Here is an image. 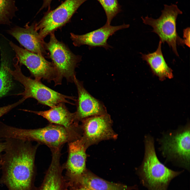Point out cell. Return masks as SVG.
I'll use <instances>...</instances> for the list:
<instances>
[{
  "label": "cell",
  "mask_w": 190,
  "mask_h": 190,
  "mask_svg": "<svg viewBox=\"0 0 190 190\" xmlns=\"http://www.w3.org/2000/svg\"><path fill=\"white\" fill-rule=\"evenodd\" d=\"M9 44L16 54L20 65H24L29 70L35 79L53 81L55 85H60L56 69L52 62L46 60L44 56L21 48L11 41Z\"/></svg>",
  "instance_id": "cell-8"
},
{
  "label": "cell",
  "mask_w": 190,
  "mask_h": 190,
  "mask_svg": "<svg viewBox=\"0 0 190 190\" xmlns=\"http://www.w3.org/2000/svg\"><path fill=\"white\" fill-rule=\"evenodd\" d=\"M81 122V139L87 149L102 141L115 140L117 138L118 135L112 128L111 116L107 113L87 118Z\"/></svg>",
  "instance_id": "cell-9"
},
{
  "label": "cell",
  "mask_w": 190,
  "mask_h": 190,
  "mask_svg": "<svg viewBox=\"0 0 190 190\" xmlns=\"http://www.w3.org/2000/svg\"><path fill=\"white\" fill-rule=\"evenodd\" d=\"M184 44L190 47V28L187 27L183 30V39Z\"/></svg>",
  "instance_id": "cell-23"
},
{
  "label": "cell",
  "mask_w": 190,
  "mask_h": 190,
  "mask_svg": "<svg viewBox=\"0 0 190 190\" xmlns=\"http://www.w3.org/2000/svg\"><path fill=\"white\" fill-rule=\"evenodd\" d=\"M72 190H90L87 188L84 187H82L80 188L74 189Z\"/></svg>",
  "instance_id": "cell-26"
},
{
  "label": "cell",
  "mask_w": 190,
  "mask_h": 190,
  "mask_svg": "<svg viewBox=\"0 0 190 190\" xmlns=\"http://www.w3.org/2000/svg\"><path fill=\"white\" fill-rule=\"evenodd\" d=\"M190 125L164 133L159 139L161 150L167 160L189 170Z\"/></svg>",
  "instance_id": "cell-5"
},
{
  "label": "cell",
  "mask_w": 190,
  "mask_h": 190,
  "mask_svg": "<svg viewBox=\"0 0 190 190\" xmlns=\"http://www.w3.org/2000/svg\"><path fill=\"white\" fill-rule=\"evenodd\" d=\"M25 100V98L22 97L18 101L14 103L0 107V117L12 109L22 103Z\"/></svg>",
  "instance_id": "cell-22"
},
{
  "label": "cell",
  "mask_w": 190,
  "mask_h": 190,
  "mask_svg": "<svg viewBox=\"0 0 190 190\" xmlns=\"http://www.w3.org/2000/svg\"><path fill=\"white\" fill-rule=\"evenodd\" d=\"M43 3L42 6L39 10V12L44 8H48V11L50 10V4L52 0H42Z\"/></svg>",
  "instance_id": "cell-24"
},
{
  "label": "cell",
  "mask_w": 190,
  "mask_h": 190,
  "mask_svg": "<svg viewBox=\"0 0 190 190\" xmlns=\"http://www.w3.org/2000/svg\"><path fill=\"white\" fill-rule=\"evenodd\" d=\"M162 43L160 40L156 50L153 53L148 54L141 53L142 59L146 61L153 73L161 80L173 77L172 70L168 65L162 53Z\"/></svg>",
  "instance_id": "cell-17"
},
{
  "label": "cell",
  "mask_w": 190,
  "mask_h": 190,
  "mask_svg": "<svg viewBox=\"0 0 190 190\" xmlns=\"http://www.w3.org/2000/svg\"><path fill=\"white\" fill-rule=\"evenodd\" d=\"M162 14L158 18L155 19L147 16L141 17L143 23L151 26L152 32L159 36L162 43L166 42L171 48L175 54L179 56L177 45L183 46V39L178 35L176 29V20L178 15L182 12L175 4L164 5Z\"/></svg>",
  "instance_id": "cell-6"
},
{
  "label": "cell",
  "mask_w": 190,
  "mask_h": 190,
  "mask_svg": "<svg viewBox=\"0 0 190 190\" xmlns=\"http://www.w3.org/2000/svg\"><path fill=\"white\" fill-rule=\"evenodd\" d=\"M13 61L14 70H12L8 66L7 70L13 79L22 84L24 88V91L18 95L22 96L26 99L29 98H34L37 100L39 103L51 108L61 103L74 105L68 99L76 101V99L75 97L59 93L46 86L41 81L26 76L22 73L21 65L17 59L14 58Z\"/></svg>",
  "instance_id": "cell-4"
},
{
  "label": "cell",
  "mask_w": 190,
  "mask_h": 190,
  "mask_svg": "<svg viewBox=\"0 0 190 190\" xmlns=\"http://www.w3.org/2000/svg\"><path fill=\"white\" fill-rule=\"evenodd\" d=\"M52 160L39 190H63V167L60 164L61 150H52Z\"/></svg>",
  "instance_id": "cell-16"
},
{
  "label": "cell",
  "mask_w": 190,
  "mask_h": 190,
  "mask_svg": "<svg viewBox=\"0 0 190 190\" xmlns=\"http://www.w3.org/2000/svg\"><path fill=\"white\" fill-rule=\"evenodd\" d=\"M143 160L137 173L142 185L148 190H167L171 181L182 171H175L166 167L159 160L153 138L145 136Z\"/></svg>",
  "instance_id": "cell-3"
},
{
  "label": "cell",
  "mask_w": 190,
  "mask_h": 190,
  "mask_svg": "<svg viewBox=\"0 0 190 190\" xmlns=\"http://www.w3.org/2000/svg\"><path fill=\"white\" fill-rule=\"evenodd\" d=\"M7 32L27 50L44 57L47 55L46 43L37 30L35 23L30 25L27 23L23 28L16 26Z\"/></svg>",
  "instance_id": "cell-13"
},
{
  "label": "cell",
  "mask_w": 190,
  "mask_h": 190,
  "mask_svg": "<svg viewBox=\"0 0 190 190\" xmlns=\"http://www.w3.org/2000/svg\"><path fill=\"white\" fill-rule=\"evenodd\" d=\"M68 143V157L63 167L66 169L67 175L73 180L87 170V149L81 138Z\"/></svg>",
  "instance_id": "cell-14"
},
{
  "label": "cell",
  "mask_w": 190,
  "mask_h": 190,
  "mask_svg": "<svg viewBox=\"0 0 190 190\" xmlns=\"http://www.w3.org/2000/svg\"><path fill=\"white\" fill-rule=\"evenodd\" d=\"M4 153L0 160L2 175L0 184L8 190H33L35 174V161L39 144L7 138Z\"/></svg>",
  "instance_id": "cell-1"
},
{
  "label": "cell",
  "mask_w": 190,
  "mask_h": 190,
  "mask_svg": "<svg viewBox=\"0 0 190 190\" xmlns=\"http://www.w3.org/2000/svg\"><path fill=\"white\" fill-rule=\"evenodd\" d=\"M0 66V98L6 95L13 86V78L7 69L8 62L3 56Z\"/></svg>",
  "instance_id": "cell-19"
},
{
  "label": "cell",
  "mask_w": 190,
  "mask_h": 190,
  "mask_svg": "<svg viewBox=\"0 0 190 190\" xmlns=\"http://www.w3.org/2000/svg\"><path fill=\"white\" fill-rule=\"evenodd\" d=\"M26 111L42 117L50 123L61 126L72 131L82 135L80 125L76 121L74 113L69 111L64 103H61L46 111Z\"/></svg>",
  "instance_id": "cell-15"
},
{
  "label": "cell",
  "mask_w": 190,
  "mask_h": 190,
  "mask_svg": "<svg viewBox=\"0 0 190 190\" xmlns=\"http://www.w3.org/2000/svg\"><path fill=\"white\" fill-rule=\"evenodd\" d=\"M82 135L61 125L50 123L44 127L34 129L18 128L2 123L0 138H11L46 145L51 150L61 149L65 144L80 139Z\"/></svg>",
  "instance_id": "cell-2"
},
{
  "label": "cell",
  "mask_w": 190,
  "mask_h": 190,
  "mask_svg": "<svg viewBox=\"0 0 190 190\" xmlns=\"http://www.w3.org/2000/svg\"><path fill=\"white\" fill-rule=\"evenodd\" d=\"M15 0H0V25H10L17 10Z\"/></svg>",
  "instance_id": "cell-20"
},
{
  "label": "cell",
  "mask_w": 190,
  "mask_h": 190,
  "mask_svg": "<svg viewBox=\"0 0 190 190\" xmlns=\"http://www.w3.org/2000/svg\"><path fill=\"white\" fill-rule=\"evenodd\" d=\"M74 180L90 190H129L131 188L122 184L107 181L87 170Z\"/></svg>",
  "instance_id": "cell-18"
},
{
  "label": "cell",
  "mask_w": 190,
  "mask_h": 190,
  "mask_svg": "<svg viewBox=\"0 0 190 190\" xmlns=\"http://www.w3.org/2000/svg\"><path fill=\"white\" fill-rule=\"evenodd\" d=\"M6 144L4 141L2 142L1 139H0V160L2 155L1 153L4 151L5 148Z\"/></svg>",
  "instance_id": "cell-25"
},
{
  "label": "cell",
  "mask_w": 190,
  "mask_h": 190,
  "mask_svg": "<svg viewBox=\"0 0 190 190\" xmlns=\"http://www.w3.org/2000/svg\"><path fill=\"white\" fill-rule=\"evenodd\" d=\"M88 0H65L54 10L48 11L35 23L40 37L44 39L70 21L79 7Z\"/></svg>",
  "instance_id": "cell-10"
},
{
  "label": "cell",
  "mask_w": 190,
  "mask_h": 190,
  "mask_svg": "<svg viewBox=\"0 0 190 190\" xmlns=\"http://www.w3.org/2000/svg\"><path fill=\"white\" fill-rule=\"evenodd\" d=\"M50 35V40L46 43L45 48L57 71L60 83L61 84L63 78L68 82H73L76 77L75 69L81 57L74 54L64 44L58 40L54 32Z\"/></svg>",
  "instance_id": "cell-7"
},
{
  "label": "cell",
  "mask_w": 190,
  "mask_h": 190,
  "mask_svg": "<svg viewBox=\"0 0 190 190\" xmlns=\"http://www.w3.org/2000/svg\"><path fill=\"white\" fill-rule=\"evenodd\" d=\"M101 4L106 16V23L110 25L113 18L121 11L117 0H97Z\"/></svg>",
  "instance_id": "cell-21"
},
{
  "label": "cell",
  "mask_w": 190,
  "mask_h": 190,
  "mask_svg": "<svg viewBox=\"0 0 190 190\" xmlns=\"http://www.w3.org/2000/svg\"><path fill=\"white\" fill-rule=\"evenodd\" d=\"M74 82L76 87L78 97L75 101L77 109L74 113L78 123L87 118L107 113L106 108L101 101L92 96L86 89L82 82L75 77Z\"/></svg>",
  "instance_id": "cell-11"
},
{
  "label": "cell",
  "mask_w": 190,
  "mask_h": 190,
  "mask_svg": "<svg viewBox=\"0 0 190 190\" xmlns=\"http://www.w3.org/2000/svg\"><path fill=\"white\" fill-rule=\"evenodd\" d=\"M129 24L112 26L106 23L100 28L82 35L70 33V38L75 46L82 45L88 46L90 48L97 47H103L106 49L112 48L107 42L108 38L120 30L129 27Z\"/></svg>",
  "instance_id": "cell-12"
}]
</instances>
